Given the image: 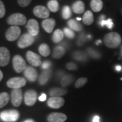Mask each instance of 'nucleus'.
Segmentation results:
<instances>
[{"mask_svg":"<svg viewBox=\"0 0 122 122\" xmlns=\"http://www.w3.org/2000/svg\"><path fill=\"white\" fill-rule=\"evenodd\" d=\"M55 24H56V22L52 18H46L43 20V22L41 23L44 29L48 33H50L52 32L54 27L55 26Z\"/></svg>","mask_w":122,"mask_h":122,"instance_id":"f3484780","label":"nucleus"},{"mask_svg":"<svg viewBox=\"0 0 122 122\" xmlns=\"http://www.w3.org/2000/svg\"><path fill=\"white\" fill-rule=\"evenodd\" d=\"M65 54V49L62 46H58L54 49L52 53L53 58L56 59H59L63 56Z\"/></svg>","mask_w":122,"mask_h":122,"instance_id":"aec40b11","label":"nucleus"},{"mask_svg":"<svg viewBox=\"0 0 122 122\" xmlns=\"http://www.w3.org/2000/svg\"><path fill=\"white\" fill-rule=\"evenodd\" d=\"M39 52L42 56H48L50 54V49L48 44H42L39 46Z\"/></svg>","mask_w":122,"mask_h":122,"instance_id":"393cba45","label":"nucleus"},{"mask_svg":"<svg viewBox=\"0 0 122 122\" xmlns=\"http://www.w3.org/2000/svg\"><path fill=\"white\" fill-rule=\"evenodd\" d=\"M77 20H81V18H77Z\"/></svg>","mask_w":122,"mask_h":122,"instance_id":"49530a36","label":"nucleus"},{"mask_svg":"<svg viewBox=\"0 0 122 122\" xmlns=\"http://www.w3.org/2000/svg\"><path fill=\"white\" fill-rule=\"evenodd\" d=\"M34 122V120H33V119H26L25 120V122Z\"/></svg>","mask_w":122,"mask_h":122,"instance_id":"c03bdc74","label":"nucleus"},{"mask_svg":"<svg viewBox=\"0 0 122 122\" xmlns=\"http://www.w3.org/2000/svg\"><path fill=\"white\" fill-rule=\"evenodd\" d=\"M64 34L70 39H73L74 38L75 33L73 30L71 29L70 28H65L64 29Z\"/></svg>","mask_w":122,"mask_h":122,"instance_id":"72a5a7b5","label":"nucleus"},{"mask_svg":"<svg viewBox=\"0 0 122 122\" xmlns=\"http://www.w3.org/2000/svg\"><path fill=\"white\" fill-rule=\"evenodd\" d=\"M37 99V94L35 90H29L25 94L24 100L27 106H33L35 104Z\"/></svg>","mask_w":122,"mask_h":122,"instance_id":"1a4fd4ad","label":"nucleus"},{"mask_svg":"<svg viewBox=\"0 0 122 122\" xmlns=\"http://www.w3.org/2000/svg\"><path fill=\"white\" fill-rule=\"evenodd\" d=\"M73 79H74V77L71 75H66L63 76L61 81L62 86L66 87V86H69L70 84H71L72 82L73 81Z\"/></svg>","mask_w":122,"mask_h":122,"instance_id":"bb28decb","label":"nucleus"},{"mask_svg":"<svg viewBox=\"0 0 122 122\" xmlns=\"http://www.w3.org/2000/svg\"><path fill=\"white\" fill-rule=\"evenodd\" d=\"M9 25L12 26H20L24 25L26 22V18L25 15L20 13H15L10 16L7 20Z\"/></svg>","mask_w":122,"mask_h":122,"instance_id":"f03ea898","label":"nucleus"},{"mask_svg":"<svg viewBox=\"0 0 122 122\" xmlns=\"http://www.w3.org/2000/svg\"><path fill=\"white\" fill-rule=\"evenodd\" d=\"M24 75L28 81L34 82L37 79V71L32 66H27L24 71Z\"/></svg>","mask_w":122,"mask_h":122,"instance_id":"2eb2a0df","label":"nucleus"},{"mask_svg":"<svg viewBox=\"0 0 122 122\" xmlns=\"http://www.w3.org/2000/svg\"><path fill=\"white\" fill-rule=\"evenodd\" d=\"M22 100V92L20 89H14L11 92V101L14 106L19 107Z\"/></svg>","mask_w":122,"mask_h":122,"instance_id":"f8f14e48","label":"nucleus"},{"mask_svg":"<svg viewBox=\"0 0 122 122\" xmlns=\"http://www.w3.org/2000/svg\"><path fill=\"white\" fill-rule=\"evenodd\" d=\"M115 70H116L117 71H120L122 70V66L119 65H117L115 66Z\"/></svg>","mask_w":122,"mask_h":122,"instance_id":"79ce46f5","label":"nucleus"},{"mask_svg":"<svg viewBox=\"0 0 122 122\" xmlns=\"http://www.w3.org/2000/svg\"><path fill=\"white\" fill-rule=\"evenodd\" d=\"M100 43H101V41H100V40H99V41H96V44H97V45H99V44H100Z\"/></svg>","mask_w":122,"mask_h":122,"instance_id":"a18cd8bd","label":"nucleus"},{"mask_svg":"<svg viewBox=\"0 0 122 122\" xmlns=\"http://www.w3.org/2000/svg\"><path fill=\"white\" fill-rule=\"evenodd\" d=\"M104 18H105L104 16H101V20L100 21V25L102 26H107L109 29H111L113 28V20L111 18H109L107 20H104Z\"/></svg>","mask_w":122,"mask_h":122,"instance_id":"7c9ffc66","label":"nucleus"},{"mask_svg":"<svg viewBox=\"0 0 122 122\" xmlns=\"http://www.w3.org/2000/svg\"><path fill=\"white\" fill-rule=\"evenodd\" d=\"M26 79L23 77H16L10 79L7 81L8 87L12 89H20V87H23L26 85Z\"/></svg>","mask_w":122,"mask_h":122,"instance_id":"423d86ee","label":"nucleus"},{"mask_svg":"<svg viewBox=\"0 0 122 122\" xmlns=\"http://www.w3.org/2000/svg\"><path fill=\"white\" fill-rule=\"evenodd\" d=\"M26 60L30 65L34 66H39L42 64L41 57L33 52L28 51L26 54Z\"/></svg>","mask_w":122,"mask_h":122,"instance_id":"6e6552de","label":"nucleus"},{"mask_svg":"<svg viewBox=\"0 0 122 122\" xmlns=\"http://www.w3.org/2000/svg\"><path fill=\"white\" fill-rule=\"evenodd\" d=\"M10 96L7 92H2L0 94V109L5 107L8 103Z\"/></svg>","mask_w":122,"mask_h":122,"instance_id":"c85d7f7f","label":"nucleus"},{"mask_svg":"<svg viewBox=\"0 0 122 122\" xmlns=\"http://www.w3.org/2000/svg\"><path fill=\"white\" fill-rule=\"evenodd\" d=\"M5 14V8L4 3L0 0V18H3Z\"/></svg>","mask_w":122,"mask_h":122,"instance_id":"e433bc0d","label":"nucleus"},{"mask_svg":"<svg viewBox=\"0 0 122 122\" xmlns=\"http://www.w3.org/2000/svg\"><path fill=\"white\" fill-rule=\"evenodd\" d=\"M21 30L18 26H12L9 28L5 33V37L10 41H14L20 37Z\"/></svg>","mask_w":122,"mask_h":122,"instance_id":"0eeeda50","label":"nucleus"},{"mask_svg":"<svg viewBox=\"0 0 122 122\" xmlns=\"http://www.w3.org/2000/svg\"><path fill=\"white\" fill-rule=\"evenodd\" d=\"M66 119V115L61 113H52L47 117L48 122H65Z\"/></svg>","mask_w":122,"mask_h":122,"instance_id":"dca6fc26","label":"nucleus"},{"mask_svg":"<svg viewBox=\"0 0 122 122\" xmlns=\"http://www.w3.org/2000/svg\"><path fill=\"white\" fill-rule=\"evenodd\" d=\"M92 122H100V117H99L98 115L94 116V118H93V121H92Z\"/></svg>","mask_w":122,"mask_h":122,"instance_id":"a19ab883","label":"nucleus"},{"mask_svg":"<svg viewBox=\"0 0 122 122\" xmlns=\"http://www.w3.org/2000/svg\"><path fill=\"white\" fill-rule=\"evenodd\" d=\"M12 64L14 69L15 70L16 73H21L22 71H24L27 67L25 61L20 55H16L14 57Z\"/></svg>","mask_w":122,"mask_h":122,"instance_id":"39448f33","label":"nucleus"},{"mask_svg":"<svg viewBox=\"0 0 122 122\" xmlns=\"http://www.w3.org/2000/svg\"><path fill=\"white\" fill-rule=\"evenodd\" d=\"M87 51L88 54L91 57L94 58H99L100 57V54L97 51H96L94 49H93V48H87Z\"/></svg>","mask_w":122,"mask_h":122,"instance_id":"473e14b6","label":"nucleus"},{"mask_svg":"<svg viewBox=\"0 0 122 122\" xmlns=\"http://www.w3.org/2000/svg\"><path fill=\"white\" fill-rule=\"evenodd\" d=\"M51 65H52V64H51V62H50V61H44V62L41 64V68L44 70H48L50 68Z\"/></svg>","mask_w":122,"mask_h":122,"instance_id":"4c0bfd02","label":"nucleus"},{"mask_svg":"<svg viewBox=\"0 0 122 122\" xmlns=\"http://www.w3.org/2000/svg\"><path fill=\"white\" fill-rule=\"evenodd\" d=\"M104 43L107 47L110 48H116L122 43V37L116 32H111L105 35Z\"/></svg>","mask_w":122,"mask_h":122,"instance_id":"f257e3e1","label":"nucleus"},{"mask_svg":"<svg viewBox=\"0 0 122 122\" xmlns=\"http://www.w3.org/2000/svg\"><path fill=\"white\" fill-rule=\"evenodd\" d=\"M72 9L75 13L81 14L85 10V5L82 1H77L72 5Z\"/></svg>","mask_w":122,"mask_h":122,"instance_id":"6ab92c4d","label":"nucleus"},{"mask_svg":"<svg viewBox=\"0 0 122 122\" xmlns=\"http://www.w3.org/2000/svg\"><path fill=\"white\" fill-rule=\"evenodd\" d=\"M48 7L50 11L52 12H56L59 10V4L57 0H50L48 1Z\"/></svg>","mask_w":122,"mask_h":122,"instance_id":"c756f323","label":"nucleus"},{"mask_svg":"<svg viewBox=\"0 0 122 122\" xmlns=\"http://www.w3.org/2000/svg\"><path fill=\"white\" fill-rule=\"evenodd\" d=\"M90 7L94 12H98L102 9L103 3L101 0H92L90 3Z\"/></svg>","mask_w":122,"mask_h":122,"instance_id":"5701e85b","label":"nucleus"},{"mask_svg":"<svg viewBox=\"0 0 122 122\" xmlns=\"http://www.w3.org/2000/svg\"><path fill=\"white\" fill-rule=\"evenodd\" d=\"M66 92H67V91L65 89L61 88V87H53L49 92L50 95L51 96V97L63 96V95H65Z\"/></svg>","mask_w":122,"mask_h":122,"instance_id":"412c9836","label":"nucleus"},{"mask_svg":"<svg viewBox=\"0 0 122 122\" xmlns=\"http://www.w3.org/2000/svg\"></svg>","mask_w":122,"mask_h":122,"instance_id":"de8ad7c7","label":"nucleus"},{"mask_svg":"<svg viewBox=\"0 0 122 122\" xmlns=\"http://www.w3.org/2000/svg\"><path fill=\"white\" fill-rule=\"evenodd\" d=\"M83 22L86 25H90L94 22V16L91 11L87 10L83 14Z\"/></svg>","mask_w":122,"mask_h":122,"instance_id":"4be33fe9","label":"nucleus"},{"mask_svg":"<svg viewBox=\"0 0 122 122\" xmlns=\"http://www.w3.org/2000/svg\"><path fill=\"white\" fill-rule=\"evenodd\" d=\"M18 4L21 7H26L30 4L32 0H17Z\"/></svg>","mask_w":122,"mask_h":122,"instance_id":"c9c22d12","label":"nucleus"},{"mask_svg":"<svg viewBox=\"0 0 122 122\" xmlns=\"http://www.w3.org/2000/svg\"><path fill=\"white\" fill-rule=\"evenodd\" d=\"M26 29L28 33L33 36H37L39 32V26L37 21L35 19H30L26 24Z\"/></svg>","mask_w":122,"mask_h":122,"instance_id":"9b49d317","label":"nucleus"},{"mask_svg":"<svg viewBox=\"0 0 122 122\" xmlns=\"http://www.w3.org/2000/svg\"><path fill=\"white\" fill-rule=\"evenodd\" d=\"M10 53L6 48H0V66H6L10 62Z\"/></svg>","mask_w":122,"mask_h":122,"instance_id":"ddd939ff","label":"nucleus"},{"mask_svg":"<svg viewBox=\"0 0 122 122\" xmlns=\"http://www.w3.org/2000/svg\"><path fill=\"white\" fill-rule=\"evenodd\" d=\"M2 79H3V73H2L1 71H0V81L2 80Z\"/></svg>","mask_w":122,"mask_h":122,"instance_id":"37998d69","label":"nucleus"},{"mask_svg":"<svg viewBox=\"0 0 122 122\" xmlns=\"http://www.w3.org/2000/svg\"><path fill=\"white\" fill-rule=\"evenodd\" d=\"M33 14L37 17L40 18H48L50 16V12L47 8L43 5H37L33 9Z\"/></svg>","mask_w":122,"mask_h":122,"instance_id":"4468645a","label":"nucleus"},{"mask_svg":"<svg viewBox=\"0 0 122 122\" xmlns=\"http://www.w3.org/2000/svg\"><path fill=\"white\" fill-rule=\"evenodd\" d=\"M64 37V32L61 29H56L52 35V41L54 43H59Z\"/></svg>","mask_w":122,"mask_h":122,"instance_id":"b1692460","label":"nucleus"},{"mask_svg":"<svg viewBox=\"0 0 122 122\" xmlns=\"http://www.w3.org/2000/svg\"><path fill=\"white\" fill-rule=\"evenodd\" d=\"M73 58L77 61H81L84 62L87 60V55L86 53H84L82 51H76L73 54Z\"/></svg>","mask_w":122,"mask_h":122,"instance_id":"cd10ccee","label":"nucleus"},{"mask_svg":"<svg viewBox=\"0 0 122 122\" xmlns=\"http://www.w3.org/2000/svg\"><path fill=\"white\" fill-rule=\"evenodd\" d=\"M39 100L40 101H45L46 100V95L44 93L41 94V95L39 97Z\"/></svg>","mask_w":122,"mask_h":122,"instance_id":"ea45409f","label":"nucleus"},{"mask_svg":"<svg viewBox=\"0 0 122 122\" xmlns=\"http://www.w3.org/2000/svg\"><path fill=\"white\" fill-rule=\"evenodd\" d=\"M62 15V18L64 19H69L71 16V10L69 6L65 5L63 7Z\"/></svg>","mask_w":122,"mask_h":122,"instance_id":"2f4dec72","label":"nucleus"},{"mask_svg":"<svg viewBox=\"0 0 122 122\" xmlns=\"http://www.w3.org/2000/svg\"><path fill=\"white\" fill-rule=\"evenodd\" d=\"M35 37L29 33H25L20 37L18 41V46L20 48H25L30 46L35 41Z\"/></svg>","mask_w":122,"mask_h":122,"instance_id":"20e7f679","label":"nucleus"},{"mask_svg":"<svg viewBox=\"0 0 122 122\" xmlns=\"http://www.w3.org/2000/svg\"><path fill=\"white\" fill-rule=\"evenodd\" d=\"M52 74V71L50 69L44 70L39 77V82L41 85H44L47 83L50 79Z\"/></svg>","mask_w":122,"mask_h":122,"instance_id":"a211bd4d","label":"nucleus"},{"mask_svg":"<svg viewBox=\"0 0 122 122\" xmlns=\"http://www.w3.org/2000/svg\"><path fill=\"white\" fill-rule=\"evenodd\" d=\"M20 114L16 110L5 111L0 113V119L5 122H15L19 118Z\"/></svg>","mask_w":122,"mask_h":122,"instance_id":"7ed1b4c3","label":"nucleus"},{"mask_svg":"<svg viewBox=\"0 0 122 122\" xmlns=\"http://www.w3.org/2000/svg\"><path fill=\"white\" fill-rule=\"evenodd\" d=\"M65 104V100L61 96H52L48 100V105L52 109H59Z\"/></svg>","mask_w":122,"mask_h":122,"instance_id":"9d476101","label":"nucleus"},{"mask_svg":"<svg viewBox=\"0 0 122 122\" xmlns=\"http://www.w3.org/2000/svg\"><path fill=\"white\" fill-rule=\"evenodd\" d=\"M87 81V78H86V77H81V78H79L76 81V83H75V87H77V88L82 87L83 86H84L86 83Z\"/></svg>","mask_w":122,"mask_h":122,"instance_id":"f704fd0d","label":"nucleus"},{"mask_svg":"<svg viewBox=\"0 0 122 122\" xmlns=\"http://www.w3.org/2000/svg\"><path fill=\"white\" fill-rule=\"evenodd\" d=\"M68 26L70 29L75 31H81L82 30V26L79 24L77 21L73 19H71L68 21Z\"/></svg>","mask_w":122,"mask_h":122,"instance_id":"a878e982","label":"nucleus"},{"mask_svg":"<svg viewBox=\"0 0 122 122\" xmlns=\"http://www.w3.org/2000/svg\"><path fill=\"white\" fill-rule=\"evenodd\" d=\"M66 69L69 70H75L77 69V66L73 62H69L66 65Z\"/></svg>","mask_w":122,"mask_h":122,"instance_id":"58836bf2","label":"nucleus"}]
</instances>
